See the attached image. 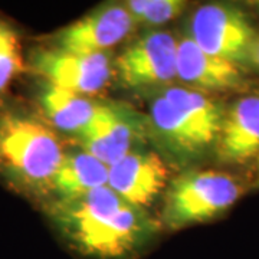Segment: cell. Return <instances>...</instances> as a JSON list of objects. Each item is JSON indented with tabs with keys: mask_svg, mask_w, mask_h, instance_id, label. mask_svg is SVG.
<instances>
[{
	"mask_svg": "<svg viewBox=\"0 0 259 259\" xmlns=\"http://www.w3.org/2000/svg\"><path fill=\"white\" fill-rule=\"evenodd\" d=\"M189 36L209 55L241 66L253 59L256 35L241 10L231 5L209 3L190 18Z\"/></svg>",
	"mask_w": 259,
	"mask_h": 259,
	"instance_id": "cell-4",
	"label": "cell"
},
{
	"mask_svg": "<svg viewBox=\"0 0 259 259\" xmlns=\"http://www.w3.org/2000/svg\"><path fill=\"white\" fill-rule=\"evenodd\" d=\"M23 66L15 29L0 19V94L8 90Z\"/></svg>",
	"mask_w": 259,
	"mask_h": 259,
	"instance_id": "cell-17",
	"label": "cell"
},
{
	"mask_svg": "<svg viewBox=\"0 0 259 259\" xmlns=\"http://www.w3.org/2000/svg\"><path fill=\"white\" fill-rule=\"evenodd\" d=\"M108 185V166L83 148L65 153L52 187L61 200L74 199Z\"/></svg>",
	"mask_w": 259,
	"mask_h": 259,
	"instance_id": "cell-13",
	"label": "cell"
},
{
	"mask_svg": "<svg viewBox=\"0 0 259 259\" xmlns=\"http://www.w3.org/2000/svg\"><path fill=\"white\" fill-rule=\"evenodd\" d=\"M167 168L157 154L133 148L108 167V186L136 207L150 204L166 187Z\"/></svg>",
	"mask_w": 259,
	"mask_h": 259,
	"instance_id": "cell-9",
	"label": "cell"
},
{
	"mask_svg": "<svg viewBox=\"0 0 259 259\" xmlns=\"http://www.w3.org/2000/svg\"><path fill=\"white\" fill-rule=\"evenodd\" d=\"M54 130L22 112L0 114V170L28 189L52 187L64 158Z\"/></svg>",
	"mask_w": 259,
	"mask_h": 259,
	"instance_id": "cell-2",
	"label": "cell"
},
{
	"mask_svg": "<svg viewBox=\"0 0 259 259\" xmlns=\"http://www.w3.org/2000/svg\"><path fill=\"white\" fill-rule=\"evenodd\" d=\"M143 120L127 105L97 104L93 118L76 137L81 148L110 167L133 148L143 136Z\"/></svg>",
	"mask_w": 259,
	"mask_h": 259,
	"instance_id": "cell-5",
	"label": "cell"
},
{
	"mask_svg": "<svg viewBox=\"0 0 259 259\" xmlns=\"http://www.w3.org/2000/svg\"><path fill=\"white\" fill-rule=\"evenodd\" d=\"M150 124L160 143L179 160H193L212 146L199 125L180 111L161 94L154 97L150 105Z\"/></svg>",
	"mask_w": 259,
	"mask_h": 259,
	"instance_id": "cell-10",
	"label": "cell"
},
{
	"mask_svg": "<svg viewBox=\"0 0 259 259\" xmlns=\"http://www.w3.org/2000/svg\"><path fill=\"white\" fill-rule=\"evenodd\" d=\"M233 177L218 171H189L170 185L164 203V222L171 229L203 222L225 212L241 196Z\"/></svg>",
	"mask_w": 259,
	"mask_h": 259,
	"instance_id": "cell-3",
	"label": "cell"
},
{
	"mask_svg": "<svg viewBox=\"0 0 259 259\" xmlns=\"http://www.w3.org/2000/svg\"><path fill=\"white\" fill-rule=\"evenodd\" d=\"M125 6L104 5L64 28L55 36V48L78 54H102L120 44L133 29Z\"/></svg>",
	"mask_w": 259,
	"mask_h": 259,
	"instance_id": "cell-8",
	"label": "cell"
},
{
	"mask_svg": "<svg viewBox=\"0 0 259 259\" xmlns=\"http://www.w3.org/2000/svg\"><path fill=\"white\" fill-rule=\"evenodd\" d=\"M52 213L71 246L88 259H136L156 231L141 207L108 185L59 200Z\"/></svg>",
	"mask_w": 259,
	"mask_h": 259,
	"instance_id": "cell-1",
	"label": "cell"
},
{
	"mask_svg": "<svg viewBox=\"0 0 259 259\" xmlns=\"http://www.w3.org/2000/svg\"><path fill=\"white\" fill-rule=\"evenodd\" d=\"M253 59L259 64V40L258 44H256V48H255V52H253Z\"/></svg>",
	"mask_w": 259,
	"mask_h": 259,
	"instance_id": "cell-18",
	"label": "cell"
},
{
	"mask_svg": "<svg viewBox=\"0 0 259 259\" xmlns=\"http://www.w3.org/2000/svg\"><path fill=\"white\" fill-rule=\"evenodd\" d=\"M117 74L128 88L160 87L177 78V39L164 30L146 32L117 59Z\"/></svg>",
	"mask_w": 259,
	"mask_h": 259,
	"instance_id": "cell-6",
	"label": "cell"
},
{
	"mask_svg": "<svg viewBox=\"0 0 259 259\" xmlns=\"http://www.w3.org/2000/svg\"><path fill=\"white\" fill-rule=\"evenodd\" d=\"M258 171H259V168H258ZM258 182H259V175H258Z\"/></svg>",
	"mask_w": 259,
	"mask_h": 259,
	"instance_id": "cell-19",
	"label": "cell"
},
{
	"mask_svg": "<svg viewBox=\"0 0 259 259\" xmlns=\"http://www.w3.org/2000/svg\"><path fill=\"white\" fill-rule=\"evenodd\" d=\"M161 95L192 118L213 141L219 140L225 114L212 100L199 91L187 88H167Z\"/></svg>",
	"mask_w": 259,
	"mask_h": 259,
	"instance_id": "cell-15",
	"label": "cell"
},
{
	"mask_svg": "<svg viewBox=\"0 0 259 259\" xmlns=\"http://www.w3.org/2000/svg\"><path fill=\"white\" fill-rule=\"evenodd\" d=\"M177 78L202 90H231L241 83V69L209 55L186 35L177 40Z\"/></svg>",
	"mask_w": 259,
	"mask_h": 259,
	"instance_id": "cell-11",
	"label": "cell"
},
{
	"mask_svg": "<svg viewBox=\"0 0 259 259\" xmlns=\"http://www.w3.org/2000/svg\"><path fill=\"white\" fill-rule=\"evenodd\" d=\"M32 65L47 82L71 93L87 95L101 91L111 76L110 56L102 54H78L58 48L37 49Z\"/></svg>",
	"mask_w": 259,
	"mask_h": 259,
	"instance_id": "cell-7",
	"label": "cell"
},
{
	"mask_svg": "<svg viewBox=\"0 0 259 259\" xmlns=\"http://www.w3.org/2000/svg\"><path fill=\"white\" fill-rule=\"evenodd\" d=\"M125 8L136 23L158 26L175 19L185 8V2L180 0H131Z\"/></svg>",
	"mask_w": 259,
	"mask_h": 259,
	"instance_id": "cell-16",
	"label": "cell"
},
{
	"mask_svg": "<svg viewBox=\"0 0 259 259\" xmlns=\"http://www.w3.org/2000/svg\"><path fill=\"white\" fill-rule=\"evenodd\" d=\"M219 153L228 161H242L259 153V95L243 97L223 118Z\"/></svg>",
	"mask_w": 259,
	"mask_h": 259,
	"instance_id": "cell-12",
	"label": "cell"
},
{
	"mask_svg": "<svg viewBox=\"0 0 259 259\" xmlns=\"http://www.w3.org/2000/svg\"><path fill=\"white\" fill-rule=\"evenodd\" d=\"M37 101L48 121L59 131L78 137L93 118L97 104L83 95L45 82L40 85Z\"/></svg>",
	"mask_w": 259,
	"mask_h": 259,
	"instance_id": "cell-14",
	"label": "cell"
}]
</instances>
